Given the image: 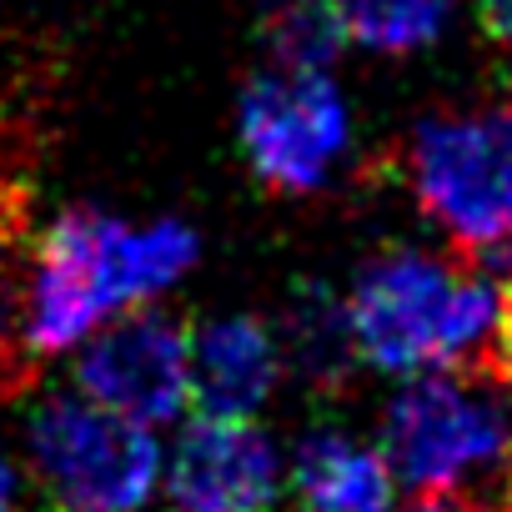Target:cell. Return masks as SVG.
Listing matches in <instances>:
<instances>
[{"mask_svg":"<svg viewBox=\"0 0 512 512\" xmlns=\"http://www.w3.org/2000/svg\"><path fill=\"white\" fill-rule=\"evenodd\" d=\"M507 282L457 262H437L427 251H382L352 282L347 317L357 332L362 362L382 372H432L462 367L487 372L502 337Z\"/></svg>","mask_w":512,"mask_h":512,"instance_id":"cell-1","label":"cell"},{"mask_svg":"<svg viewBox=\"0 0 512 512\" xmlns=\"http://www.w3.org/2000/svg\"><path fill=\"white\" fill-rule=\"evenodd\" d=\"M196 262V231L181 221H156L131 231L126 221L71 206L51 221L31 267V347L66 352L86 332L156 292H166Z\"/></svg>","mask_w":512,"mask_h":512,"instance_id":"cell-2","label":"cell"},{"mask_svg":"<svg viewBox=\"0 0 512 512\" xmlns=\"http://www.w3.org/2000/svg\"><path fill=\"white\" fill-rule=\"evenodd\" d=\"M407 186L467 267L512 277V96L427 116L407 136Z\"/></svg>","mask_w":512,"mask_h":512,"instance_id":"cell-3","label":"cell"},{"mask_svg":"<svg viewBox=\"0 0 512 512\" xmlns=\"http://www.w3.org/2000/svg\"><path fill=\"white\" fill-rule=\"evenodd\" d=\"M382 452L412 492H447L462 507L472 487L492 482V502L502 497V477L512 467V387L467 372H412V382L392 397Z\"/></svg>","mask_w":512,"mask_h":512,"instance_id":"cell-4","label":"cell"},{"mask_svg":"<svg viewBox=\"0 0 512 512\" xmlns=\"http://www.w3.org/2000/svg\"><path fill=\"white\" fill-rule=\"evenodd\" d=\"M31 462L61 512H141L161 477V447L91 397H51L31 417Z\"/></svg>","mask_w":512,"mask_h":512,"instance_id":"cell-5","label":"cell"},{"mask_svg":"<svg viewBox=\"0 0 512 512\" xmlns=\"http://www.w3.org/2000/svg\"><path fill=\"white\" fill-rule=\"evenodd\" d=\"M352 116L327 71H262L241 91V151L272 191H317L347 151Z\"/></svg>","mask_w":512,"mask_h":512,"instance_id":"cell-6","label":"cell"},{"mask_svg":"<svg viewBox=\"0 0 512 512\" xmlns=\"http://www.w3.org/2000/svg\"><path fill=\"white\" fill-rule=\"evenodd\" d=\"M76 387L131 422H176L191 402V332L161 312L121 317L81 352Z\"/></svg>","mask_w":512,"mask_h":512,"instance_id":"cell-7","label":"cell"},{"mask_svg":"<svg viewBox=\"0 0 512 512\" xmlns=\"http://www.w3.org/2000/svg\"><path fill=\"white\" fill-rule=\"evenodd\" d=\"M282 462L267 432L246 417L201 412L171 452L166 512H272Z\"/></svg>","mask_w":512,"mask_h":512,"instance_id":"cell-8","label":"cell"},{"mask_svg":"<svg viewBox=\"0 0 512 512\" xmlns=\"http://www.w3.org/2000/svg\"><path fill=\"white\" fill-rule=\"evenodd\" d=\"M282 377V342L256 317H226L191 337V402L211 417H251Z\"/></svg>","mask_w":512,"mask_h":512,"instance_id":"cell-9","label":"cell"},{"mask_svg":"<svg viewBox=\"0 0 512 512\" xmlns=\"http://www.w3.org/2000/svg\"><path fill=\"white\" fill-rule=\"evenodd\" d=\"M292 482L307 512H387L392 507V462L342 432H317L297 447Z\"/></svg>","mask_w":512,"mask_h":512,"instance_id":"cell-10","label":"cell"},{"mask_svg":"<svg viewBox=\"0 0 512 512\" xmlns=\"http://www.w3.org/2000/svg\"><path fill=\"white\" fill-rule=\"evenodd\" d=\"M282 337H287L282 347L297 362V372H307V382H317V387H342L352 377V367L362 362L347 302H337L322 282L297 287Z\"/></svg>","mask_w":512,"mask_h":512,"instance_id":"cell-11","label":"cell"},{"mask_svg":"<svg viewBox=\"0 0 512 512\" xmlns=\"http://www.w3.org/2000/svg\"><path fill=\"white\" fill-rule=\"evenodd\" d=\"M347 41L337 0H262V46L287 71H327Z\"/></svg>","mask_w":512,"mask_h":512,"instance_id":"cell-12","label":"cell"},{"mask_svg":"<svg viewBox=\"0 0 512 512\" xmlns=\"http://www.w3.org/2000/svg\"><path fill=\"white\" fill-rule=\"evenodd\" d=\"M21 211H0V397H11L31 372H36V347H31V272L21 262Z\"/></svg>","mask_w":512,"mask_h":512,"instance_id":"cell-13","label":"cell"},{"mask_svg":"<svg viewBox=\"0 0 512 512\" xmlns=\"http://www.w3.org/2000/svg\"><path fill=\"white\" fill-rule=\"evenodd\" d=\"M347 41L387 56L422 51L447 26V0H337Z\"/></svg>","mask_w":512,"mask_h":512,"instance_id":"cell-14","label":"cell"},{"mask_svg":"<svg viewBox=\"0 0 512 512\" xmlns=\"http://www.w3.org/2000/svg\"><path fill=\"white\" fill-rule=\"evenodd\" d=\"M482 377H492V382L512 387V277H507V302H502V337H497V357H492V367H487Z\"/></svg>","mask_w":512,"mask_h":512,"instance_id":"cell-15","label":"cell"},{"mask_svg":"<svg viewBox=\"0 0 512 512\" xmlns=\"http://www.w3.org/2000/svg\"><path fill=\"white\" fill-rule=\"evenodd\" d=\"M477 21L502 51H512V0H477Z\"/></svg>","mask_w":512,"mask_h":512,"instance_id":"cell-16","label":"cell"},{"mask_svg":"<svg viewBox=\"0 0 512 512\" xmlns=\"http://www.w3.org/2000/svg\"><path fill=\"white\" fill-rule=\"evenodd\" d=\"M0 512H16V472H11V462H0Z\"/></svg>","mask_w":512,"mask_h":512,"instance_id":"cell-17","label":"cell"},{"mask_svg":"<svg viewBox=\"0 0 512 512\" xmlns=\"http://www.w3.org/2000/svg\"><path fill=\"white\" fill-rule=\"evenodd\" d=\"M492 512H512V467H507V477H502V497H497Z\"/></svg>","mask_w":512,"mask_h":512,"instance_id":"cell-18","label":"cell"}]
</instances>
